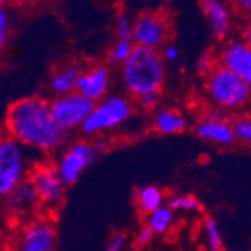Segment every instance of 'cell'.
Wrapping results in <instances>:
<instances>
[{
	"mask_svg": "<svg viewBox=\"0 0 251 251\" xmlns=\"http://www.w3.org/2000/svg\"><path fill=\"white\" fill-rule=\"evenodd\" d=\"M132 18L125 14L121 12L116 18V35L118 39H124V41H132Z\"/></svg>",
	"mask_w": 251,
	"mask_h": 251,
	"instance_id": "obj_24",
	"label": "cell"
},
{
	"mask_svg": "<svg viewBox=\"0 0 251 251\" xmlns=\"http://www.w3.org/2000/svg\"><path fill=\"white\" fill-rule=\"evenodd\" d=\"M167 206L173 212H197L200 211V201L193 194H176L167 199Z\"/></svg>",
	"mask_w": 251,
	"mask_h": 251,
	"instance_id": "obj_22",
	"label": "cell"
},
{
	"mask_svg": "<svg viewBox=\"0 0 251 251\" xmlns=\"http://www.w3.org/2000/svg\"><path fill=\"white\" fill-rule=\"evenodd\" d=\"M0 204H2V203H0Z\"/></svg>",
	"mask_w": 251,
	"mask_h": 251,
	"instance_id": "obj_37",
	"label": "cell"
},
{
	"mask_svg": "<svg viewBox=\"0 0 251 251\" xmlns=\"http://www.w3.org/2000/svg\"><path fill=\"white\" fill-rule=\"evenodd\" d=\"M229 6L244 21L251 18V0H229Z\"/></svg>",
	"mask_w": 251,
	"mask_h": 251,
	"instance_id": "obj_26",
	"label": "cell"
},
{
	"mask_svg": "<svg viewBox=\"0 0 251 251\" xmlns=\"http://www.w3.org/2000/svg\"><path fill=\"white\" fill-rule=\"evenodd\" d=\"M121 78L126 92L135 100L159 92L166 81V63L159 51L134 47L131 56L121 65Z\"/></svg>",
	"mask_w": 251,
	"mask_h": 251,
	"instance_id": "obj_2",
	"label": "cell"
},
{
	"mask_svg": "<svg viewBox=\"0 0 251 251\" xmlns=\"http://www.w3.org/2000/svg\"><path fill=\"white\" fill-rule=\"evenodd\" d=\"M204 92L212 107L229 115L242 111L251 104V87L221 65H217L214 71L204 77Z\"/></svg>",
	"mask_w": 251,
	"mask_h": 251,
	"instance_id": "obj_3",
	"label": "cell"
},
{
	"mask_svg": "<svg viewBox=\"0 0 251 251\" xmlns=\"http://www.w3.org/2000/svg\"><path fill=\"white\" fill-rule=\"evenodd\" d=\"M203 232L209 251H223V235L215 218L208 217L203 221Z\"/></svg>",
	"mask_w": 251,
	"mask_h": 251,
	"instance_id": "obj_21",
	"label": "cell"
},
{
	"mask_svg": "<svg viewBox=\"0 0 251 251\" xmlns=\"http://www.w3.org/2000/svg\"><path fill=\"white\" fill-rule=\"evenodd\" d=\"M97 153L92 143L78 140L68 148L56 164V170L63 184L74 185L80 179L81 173L95 161Z\"/></svg>",
	"mask_w": 251,
	"mask_h": 251,
	"instance_id": "obj_10",
	"label": "cell"
},
{
	"mask_svg": "<svg viewBox=\"0 0 251 251\" xmlns=\"http://www.w3.org/2000/svg\"><path fill=\"white\" fill-rule=\"evenodd\" d=\"M25 149L9 135L0 137V197H8L29 176Z\"/></svg>",
	"mask_w": 251,
	"mask_h": 251,
	"instance_id": "obj_5",
	"label": "cell"
},
{
	"mask_svg": "<svg viewBox=\"0 0 251 251\" xmlns=\"http://www.w3.org/2000/svg\"><path fill=\"white\" fill-rule=\"evenodd\" d=\"M41 204L38 193L29 180L20 184L8 197H6V211L9 215L21 218L32 215Z\"/></svg>",
	"mask_w": 251,
	"mask_h": 251,
	"instance_id": "obj_15",
	"label": "cell"
},
{
	"mask_svg": "<svg viewBox=\"0 0 251 251\" xmlns=\"http://www.w3.org/2000/svg\"><path fill=\"white\" fill-rule=\"evenodd\" d=\"M80 68L77 65H63L53 73L50 78V89L56 97L70 95L75 92L77 80L80 75Z\"/></svg>",
	"mask_w": 251,
	"mask_h": 251,
	"instance_id": "obj_17",
	"label": "cell"
},
{
	"mask_svg": "<svg viewBox=\"0 0 251 251\" xmlns=\"http://www.w3.org/2000/svg\"><path fill=\"white\" fill-rule=\"evenodd\" d=\"M29 182L38 193L41 204L47 208H57L62 204L66 185L62 182L56 166L50 163L35 166L29 172Z\"/></svg>",
	"mask_w": 251,
	"mask_h": 251,
	"instance_id": "obj_9",
	"label": "cell"
},
{
	"mask_svg": "<svg viewBox=\"0 0 251 251\" xmlns=\"http://www.w3.org/2000/svg\"><path fill=\"white\" fill-rule=\"evenodd\" d=\"M5 2H6V0H0V8H3V5H5Z\"/></svg>",
	"mask_w": 251,
	"mask_h": 251,
	"instance_id": "obj_35",
	"label": "cell"
},
{
	"mask_svg": "<svg viewBox=\"0 0 251 251\" xmlns=\"http://www.w3.org/2000/svg\"><path fill=\"white\" fill-rule=\"evenodd\" d=\"M6 135L18 142L23 148L50 153L62 148L68 139L54 122L50 101L41 97H26L11 104L5 119Z\"/></svg>",
	"mask_w": 251,
	"mask_h": 251,
	"instance_id": "obj_1",
	"label": "cell"
},
{
	"mask_svg": "<svg viewBox=\"0 0 251 251\" xmlns=\"http://www.w3.org/2000/svg\"><path fill=\"white\" fill-rule=\"evenodd\" d=\"M194 134L200 140L221 148L235 145L232 118L229 113L217 107H209L204 110L203 116L194 126Z\"/></svg>",
	"mask_w": 251,
	"mask_h": 251,
	"instance_id": "obj_7",
	"label": "cell"
},
{
	"mask_svg": "<svg viewBox=\"0 0 251 251\" xmlns=\"http://www.w3.org/2000/svg\"><path fill=\"white\" fill-rule=\"evenodd\" d=\"M218 65V60H217V56L206 51V53H203L197 62H196V70H197V74L201 75V77H206L209 75L212 71H214V68Z\"/></svg>",
	"mask_w": 251,
	"mask_h": 251,
	"instance_id": "obj_25",
	"label": "cell"
},
{
	"mask_svg": "<svg viewBox=\"0 0 251 251\" xmlns=\"http://www.w3.org/2000/svg\"><path fill=\"white\" fill-rule=\"evenodd\" d=\"M92 146H94V151H95V153L97 155H102V153H105L107 151H108V142H105V140H97V142H94L92 143Z\"/></svg>",
	"mask_w": 251,
	"mask_h": 251,
	"instance_id": "obj_33",
	"label": "cell"
},
{
	"mask_svg": "<svg viewBox=\"0 0 251 251\" xmlns=\"http://www.w3.org/2000/svg\"><path fill=\"white\" fill-rule=\"evenodd\" d=\"M56 229L49 218H35L21 229L17 251H54Z\"/></svg>",
	"mask_w": 251,
	"mask_h": 251,
	"instance_id": "obj_11",
	"label": "cell"
},
{
	"mask_svg": "<svg viewBox=\"0 0 251 251\" xmlns=\"http://www.w3.org/2000/svg\"><path fill=\"white\" fill-rule=\"evenodd\" d=\"M201 11L215 39H227L233 30L235 14L224 0H201Z\"/></svg>",
	"mask_w": 251,
	"mask_h": 251,
	"instance_id": "obj_14",
	"label": "cell"
},
{
	"mask_svg": "<svg viewBox=\"0 0 251 251\" xmlns=\"http://www.w3.org/2000/svg\"><path fill=\"white\" fill-rule=\"evenodd\" d=\"M92 108L94 102H90L77 92L56 97L50 102L51 116L57 126H60L65 132H70L75 128H81Z\"/></svg>",
	"mask_w": 251,
	"mask_h": 251,
	"instance_id": "obj_8",
	"label": "cell"
},
{
	"mask_svg": "<svg viewBox=\"0 0 251 251\" xmlns=\"http://www.w3.org/2000/svg\"><path fill=\"white\" fill-rule=\"evenodd\" d=\"M159 101H161V94L159 92H152V94H146L137 98V104H139L143 110H155L159 105Z\"/></svg>",
	"mask_w": 251,
	"mask_h": 251,
	"instance_id": "obj_28",
	"label": "cell"
},
{
	"mask_svg": "<svg viewBox=\"0 0 251 251\" xmlns=\"http://www.w3.org/2000/svg\"><path fill=\"white\" fill-rule=\"evenodd\" d=\"M132 104L124 95H107L94 104L90 115L81 125V132L87 137H97L118 129L131 119Z\"/></svg>",
	"mask_w": 251,
	"mask_h": 251,
	"instance_id": "obj_4",
	"label": "cell"
},
{
	"mask_svg": "<svg viewBox=\"0 0 251 251\" xmlns=\"http://www.w3.org/2000/svg\"><path fill=\"white\" fill-rule=\"evenodd\" d=\"M164 2H166V3H173L175 0H164Z\"/></svg>",
	"mask_w": 251,
	"mask_h": 251,
	"instance_id": "obj_36",
	"label": "cell"
},
{
	"mask_svg": "<svg viewBox=\"0 0 251 251\" xmlns=\"http://www.w3.org/2000/svg\"><path fill=\"white\" fill-rule=\"evenodd\" d=\"M134 47L135 45L132 44V41L118 39L108 51V62L111 65H122L131 56Z\"/></svg>",
	"mask_w": 251,
	"mask_h": 251,
	"instance_id": "obj_23",
	"label": "cell"
},
{
	"mask_svg": "<svg viewBox=\"0 0 251 251\" xmlns=\"http://www.w3.org/2000/svg\"><path fill=\"white\" fill-rule=\"evenodd\" d=\"M166 196L161 188L156 185H146L137 190L135 193V204L143 215H149L158 208L164 206Z\"/></svg>",
	"mask_w": 251,
	"mask_h": 251,
	"instance_id": "obj_18",
	"label": "cell"
},
{
	"mask_svg": "<svg viewBox=\"0 0 251 251\" xmlns=\"http://www.w3.org/2000/svg\"><path fill=\"white\" fill-rule=\"evenodd\" d=\"M110 84H111V73L108 70V66L95 65L80 71L75 92L95 104L107 97Z\"/></svg>",
	"mask_w": 251,
	"mask_h": 251,
	"instance_id": "obj_13",
	"label": "cell"
},
{
	"mask_svg": "<svg viewBox=\"0 0 251 251\" xmlns=\"http://www.w3.org/2000/svg\"><path fill=\"white\" fill-rule=\"evenodd\" d=\"M159 54H161L164 62H176L180 56V51L175 44H166Z\"/></svg>",
	"mask_w": 251,
	"mask_h": 251,
	"instance_id": "obj_31",
	"label": "cell"
},
{
	"mask_svg": "<svg viewBox=\"0 0 251 251\" xmlns=\"http://www.w3.org/2000/svg\"><path fill=\"white\" fill-rule=\"evenodd\" d=\"M152 128L161 135H176L185 132L188 128V119L182 111L164 107L158 108L152 118Z\"/></svg>",
	"mask_w": 251,
	"mask_h": 251,
	"instance_id": "obj_16",
	"label": "cell"
},
{
	"mask_svg": "<svg viewBox=\"0 0 251 251\" xmlns=\"http://www.w3.org/2000/svg\"><path fill=\"white\" fill-rule=\"evenodd\" d=\"M153 236H155L153 232L149 229L146 224H143L139 229V232H137L135 238H134V247L135 248H146L152 242Z\"/></svg>",
	"mask_w": 251,
	"mask_h": 251,
	"instance_id": "obj_27",
	"label": "cell"
},
{
	"mask_svg": "<svg viewBox=\"0 0 251 251\" xmlns=\"http://www.w3.org/2000/svg\"><path fill=\"white\" fill-rule=\"evenodd\" d=\"M126 235L124 232H116L113 235L108 242H107V247H105V251H124L125 248V244H126Z\"/></svg>",
	"mask_w": 251,
	"mask_h": 251,
	"instance_id": "obj_30",
	"label": "cell"
},
{
	"mask_svg": "<svg viewBox=\"0 0 251 251\" xmlns=\"http://www.w3.org/2000/svg\"><path fill=\"white\" fill-rule=\"evenodd\" d=\"M241 39L251 47V18L245 20L244 23V27H242V33H241Z\"/></svg>",
	"mask_w": 251,
	"mask_h": 251,
	"instance_id": "obj_32",
	"label": "cell"
},
{
	"mask_svg": "<svg viewBox=\"0 0 251 251\" xmlns=\"http://www.w3.org/2000/svg\"><path fill=\"white\" fill-rule=\"evenodd\" d=\"M9 36V17L3 8H0V51L5 49Z\"/></svg>",
	"mask_w": 251,
	"mask_h": 251,
	"instance_id": "obj_29",
	"label": "cell"
},
{
	"mask_svg": "<svg viewBox=\"0 0 251 251\" xmlns=\"http://www.w3.org/2000/svg\"><path fill=\"white\" fill-rule=\"evenodd\" d=\"M170 38V21L164 12L146 11L132 21V44L153 51H161Z\"/></svg>",
	"mask_w": 251,
	"mask_h": 251,
	"instance_id": "obj_6",
	"label": "cell"
},
{
	"mask_svg": "<svg viewBox=\"0 0 251 251\" xmlns=\"http://www.w3.org/2000/svg\"><path fill=\"white\" fill-rule=\"evenodd\" d=\"M11 3L14 5H18V6H27V5H32L35 2H38V0H9Z\"/></svg>",
	"mask_w": 251,
	"mask_h": 251,
	"instance_id": "obj_34",
	"label": "cell"
},
{
	"mask_svg": "<svg viewBox=\"0 0 251 251\" xmlns=\"http://www.w3.org/2000/svg\"><path fill=\"white\" fill-rule=\"evenodd\" d=\"M217 60L218 65L235 73L251 87V47L241 38L227 41L221 47Z\"/></svg>",
	"mask_w": 251,
	"mask_h": 251,
	"instance_id": "obj_12",
	"label": "cell"
},
{
	"mask_svg": "<svg viewBox=\"0 0 251 251\" xmlns=\"http://www.w3.org/2000/svg\"><path fill=\"white\" fill-rule=\"evenodd\" d=\"M232 128L235 142L251 149V113H241L232 118Z\"/></svg>",
	"mask_w": 251,
	"mask_h": 251,
	"instance_id": "obj_20",
	"label": "cell"
},
{
	"mask_svg": "<svg viewBox=\"0 0 251 251\" xmlns=\"http://www.w3.org/2000/svg\"><path fill=\"white\" fill-rule=\"evenodd\" d=\"M146 217H148L146 226L153 232V235L169 233L175 224V212L169 206H166V204Z\"/></svg>",
	"mask_w": 251,
	"mask_h": 251,
	"instance_id": "obj_19",
	"label": "cell"
}]
</instances>
